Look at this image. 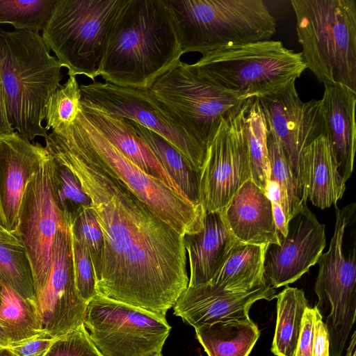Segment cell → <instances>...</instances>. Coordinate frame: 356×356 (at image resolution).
Masks as SVG:
<instances>
[{"instance_id": "6da1fadb", "label": "cell", "mask_w": 356, "mask_h": 356, "mask_svg": "<svg viewBox=\"0 0 356 356\" xmlns=\"http://www.w3.org/2000/svg\"><path fill=\"white\" fill-rule=\"evenodd\" d=\"M46 149L77 178L104 237L97 294L165 316L188 285L184 236L106 171L66 129Z\"/></svg>"}, {"instance_id": "7a4b0ae2", "label": "cell", "mask_w": 356, "mask_h": 356, "mask_svg": "<svg viewBox=\"0 0 356 356\" xmlns=\"http://www.w3.org/2000/svg\"><path fill=\"white\" fill-rule=\"evenodd\" d=\"M183 54L169 0H124L107 33L98 74L105 82L149 89Z\"/></svg>"}, {"instance_id": "3957f363", "label": "cell", "mask_w": 356, "mask_h": 356, "mask_svg": "<svg viewBox=\"0 0 356 356\" xmlns=\"http://www.w3.org/2000/svg\"><path fill=\"white\" fill-rule=\"evenodd\" d=\"M62 67L39 32L0 29V77L8 119L30 141L48 134L42 122L51 96L61 86Z\"/></svg>"}, {"instance_id": "277c9868", "label": "cell", "mask_w": 356, "mask_h": 356, "mask_svg": "<svg viewBox=\"0 0 356 356\" xmlns=\"http://www.w3.org/2000/svg\"><path fill=\"white\" fill-rule=\"evenodd\" d=\"M307 68L324 85L356 92L355 0H291Z\"/></svg>"}, {"instance_id": "5b68a950", "label": "cell", "mask_w": 356, "mask_h": 356, "mask_svg": "<svg viewBox=\"0 0 356 356\" xmlns=\"http://www.w3.org/2000/svg\"><path fill=\"white\" fill-rule=\"evenodd\" d=\"M183 54L202 56L270 40L277 22L261 0H169Z\"/></svg>"}, {"instance_id": "8992f818", "label": "cell", "mask_w": 356, "mask_h": 356, "mask_svg": "<svg viewBox=\"0 0 356 356\" xmlns=\"http://www.w3.org/2000/svg\"><path fill=\"white\" fill-rule=\"evenodd\" d=\"M195 64L242 99L274 92L296 81L307 69L301 52L271 39L223 47L203 55Z\"/></svg>"}, {"instance_id": "52a82bcc", "label": "cell", "mask_w": 356, "mask_h": 356, "mask_svg": "<svg viewBox=\"0 0 356 356\" xmlns=\"http://www.w3.org/2000/svg\"><path fill=\"white\" fill-rule=\"evenodd\" d=\"M66 128L108 172L119 179L161 220L184 236L202 227L206 210L128 159L85 116L82 109Z\"/></svg>"}, {"instance_id": "ba28073f", "label": "cell", "mask_w": 356, "mask_h": 356, "mask_svg": "<svg viewBox=\"0 0 356 356\" xmlns=\"http://www.w3.org/2000/svg\"><path fill=\"white\" fill-rule=\"evenodd\" d=\"M124 0H56L42 37L68 70L92 81L111 24Z\"/></svg>"}, {"instance_id": "9c48e42d", "label": "cell", "mask_w": 356, "mask_h": 356, "mask_svg": "<svg viewBox=\"0 0 356 356\" xmlns=\"http://www.w3.org/2000/svg\"><path fill=\"white\" fill-rule=\"evenodd\" d=\"M163 108L205 149L225 118L248 99L226 91L195 63L180 62L149 88Z\"/></svg>"}, {"instance_id": "30bf717a", "label": "cell", "mask_w": 356, "mask_h": 356, "mask_svg": "<svg viewBox=\"0 0 356 356\" xmlns=\"http://www.w3.org/2000/svg\"><path fill=\"white\" fill-rule=\"evenodd\" d=\"M355 206L353 203L340 209L335 205L336 222L330 247L317 261L315 307L325 318L330 356H342L356 318L355 244L351 249L345 248L346 230L355 222Z\"/></svg>"}, {"instance_id": "8fae6325", "label": "cell", "mask_w": 356, "mask_h": 356, "mask_svg": "<svg viewBox=\"0 0 356 356\" xmlns=\"http://www.w3.org/2000/svg\"><path fill=\"white\" fill-rule=\"evenodd\" d=\"M83 325L103 356H157L171 330L165 316L99 295L87 303Z\"/></svg>"}, {"instance_id": "7c38bea8", "label": "cell", "mask_w": 356, "mask_h": 356, "mask_svg": "<svg viewBox=\"0 0 356 356\" xmlns=\"http://www.w3.org/2000/svg\"><path fill=\"white\" fill-rule=\"evenodd\" d=\"M80 89L83 101L156 133L201 172L206 149L163 108L149 89L95 80L81 85Z\"/></svg>"}, {"instance_id": "4fadbf2b", "label": "cell", "mask_w": 356, "mask_h": 356, "mask_svg": "<svg viewBox=\"0 0 356 356\" xmlns=\"http://www.w3.org/2000/svg\"><path fill=\"white\" fill-rule=\"evenodd\" d=\"M62 218L55 190L54 160L47 151L26 186L19 213L18 238L30 262L35 293L49 275L54 240Z\"/></svg>"}, {"instance_id": "5bb4252c", "label": "cell", "mask_w": 356, "mask_h": 356, "mask_svg": "<svg viewBox=\"0 0 356 356\" xmlns=\"http://www.w3.org/2000/svg\"><path fill=\"white\" fill-rule=\"evenodd\" d=\"M246 102L239 111L222 120L207 145L200 179L201 202L207 212L222 211L242 185L252 179L243 122Z\"/></svg>"}, {"instance_id": "9a60e30c", "label": "cell", "mask_w": 356, "mask_h": 356, "mask_svg": "<svg viewBox=\"0 0 356 356\" xmlns=\"http://www.w3.org/2000/svg\"><path fill=\"white\" fill-rule=\"evenodd\" d=\"M35 303L43 328L52 338L83 325L87 302L76 286L69 226L63 215L54 240L51 271L35 292Z\"/></svg>"}, {"instance_id": "2e32d148", "label": "cell", "mask_w": 356, "mask_h": 356, "mask_svg": "<svg viewBox=\"0 0 356 356\" xmlns=\"http://www.w3.org/2000/svg\"><path fill=\"white\" fill-rule=\"evenodd\" d=\"M295 83L293 81L274 92L255 99L266 125L283 146L301 194L299 164L302 151L319 136H325V122L321 100L302 102Z\"/></svg>"}, {"instance_id": "e0dca14e", "label": "cell", "mask_w": 356, "mask_h": 356, "mask_svg": "<svg viewBox=\"0 0 356 356\" xmlns=\"http://www.w3.org/2000/svg\"><path fill=\"white\" fill-rule=\"evenodd\" d=\"M280 245H270L264 261V279L273 288L293 283L315 265L325 247V225L305 204L288 223Z\"/></svg>"}, {"instance_id": "ac0fdd59", "label": "cell", "mask_w": 356, "mask_h": 356, "mask_svg": "<svg viewBox=\"0 0 356 356\" xmlns=\"http://www.w3.org/2000/svg\"><path fill=\"white\" fill-rule=\"evenodd\" d=\"M275 296V289L267 284L238 291L207 282L188 286L174 305V314L195 330L219 321L249 319L250 309L255 302L271 300Z\"/></svg>"}, {"instance_id": "d6986e66", "label": "cell", "mask_w": 356, "mask_h": 356, "mask_svg": "<svg viewBox=\"0 0 356 356\" xmlns=\"http://www.w3.org/2000/svg\"><path fill=\"white\" fill-rule=\"evenodd\" d=\"M47 153L17 131L0 136V225L17 238L26 186Z\"/></svg>"}, {"instance_id": "ffe728a7", "label": "cell", "mask_w": 356, "mask_h": 356, "mask_svg": "<svg viewBox=\"0 0 356 356\" xmlns=\"http://www.w3.org/2000/svg\"><path fill=\"white\" fill-rule=\"evenodd\" d=\"M219 213L229 232L240 243L280 245L271 201L252 179L242 185Z\"/></svg>"}, {"instance_id": "44dd1931", "label": "cell", "mask_w": 356, "mask_h": 356, "mask_svg": "<svg viewBox=\"0 0 356 356\" xmlns=\"http://www.w3.org/2000/svg\"><path fill=\"white\" fill-rule=\"evenodd\" d=\"M301 200L321 209L337 205L346 190V182L325 135L305 147L299 164Z\"/></svg>"}, {"instance_id": "7402d4cb", "label": "cell", "mask_w": 356, "mask_h": 356, "mask_svg": "<svg viewBox=\"0 0 356 356\" xmlns=\"http://www.w3.org/2000/svg\"><path fill=\"white\" fill-rule=\"evenodd\" d=\"M321 99L325 122V136L345 182L353 170L356 149V92L339 84L324 85Z\"/></svg>"}, {"instance_id": "603a6c76", "label": "cell", "mask_w": 356, "mask_h": 356, "mask_svg": "<svg viewBox=\"0 0 356 356\" xmlns=\"http://www.w3.org/2000/svg\"><path fill=\"white\" fill-rule=\"evenodd\" d=\"M190 276L188 286L209 282L239 242L226 227L219 212H206L196 234L184 236Z\"/></svg>"}, {"instance_id": "cb8c5ba5", "label": "cell", "mask_w": 356, "mask_h": 356, "mask_svg": "<svg viewBox=\"0 0 356 356\" xmlns=\"http://www.w3.org/2000/svg\"><path fill=\"white\" fill-rule=\"evenodd\" d=\"M81 109L88 120L128 159L181 195L170 175L127 119L113 115L82 99Z\"/></svg>"}, {"instance_id": "d4e9b609", "label": "cell", "mask_w": 356, "mask_h": 356, "mask_svg": "<svg viewBox=\"0 0 356 356\" xmlns=\"http://www.w3.org/2000/svg\"><path fill=\"white\" fill-rule=\"evenodd\" d=\"M269 245L237 244L208 282L220 289L245 291L266 284L264 261Z\"/></svg>"}, {"instance_id": "484cf974", "label": "cell", "mask_w": 356, "mask_h": 356, "mask_svg": "<svg viewBox=\"0 0 356 356\" xmlns=\"http://www.w3.org/2000/svg\"><path fill=\"white\" fill-rule=\"evenodd\" d=\"M127 120L170 175L181 194L194 205L203 206L200 195L201 172L159 135L132 120Z\"/></svg>"}, {"instance_id": "4316f807", "label": "cell", "mask_w": 356, "mask_h": 356, "mask_svg": "<svg viewBox=\"0 0 356 356\" xmlns=\"http://www.w3.org/2000/svg\"><path fill=\"white\" fill-rule=\"evenodd\" d=\"M195 330L208 356H248L260 336L251 318L219 321Z\"/></svg>"}, {"instance_id": "83f0119b", "label": "cell", "mask_w": 356, "mask_h": 356, "mask_svg": "<svg viewBox=\"0 0 356 356\" xmlns=\"http://www.w3.org/2000/svg\"><path fill=\"white\" fill-rule=\"evenodd\" d=\"M275 298L277 319L271 352L276 356H294L308 302L302 289L288 286Z\"/></svg>"}, {"instance_id": "f1b7e54d", "label": "cell", "mask_w": 356, "mask_h": 356, "mask_svg": "<svg viewBox=\"0 0 356 356\" xmlns=\"http://www.w3.org/2000/svg\"><path fill=\"white\" fill-rule=\"evenodd\" d=\"M0 282V324L10 344L47 334L35 301L24 299L8 284Z\"/></svg>"}, {"instance_id": "f546056e", "label": "cell", "mask_w": 356, "mask_h": 356, "mask_svg": "<svg viewBox=\"0 0 356 356\" xmlns=\"http://www.w3.org/2000/svg\"><path fill=\"white\" fill-rule=\"evenodd\" d=\"M252 181L266 193L270 170L266 145V129L261 110L255 98L249 99L243 114Z\"/></svg>"}, {"instance_id": "4dcf8cb0", "label": "cell", "mask_w": 356, "mask_h": 356, "mask_svg": "<svg viewBox=\"0 0 356 356\" xmlns=\"http://www.w3.org/2000/svg\"><path fill=\"white\" fill-rule=\"evenodd\" d=\"M266 129L270 180L277 185L280 196V204L288 224L300 212L305 204L301 200L300 192L281 142L270 127L266 125Z\"/></svg>"}, {"instance_id": "1f68e13d", "label": "cell", "mask_w": 356, "mask_h": 356, "mask_svg": "<svg viewBox=\"0 0 356 356\" xmlns=\"http://www.w3.org/2000/svg\"><path fill=\"white\" fill-rule=\"evenodd\" d=\"M0 281L24 299L35 301L32 270L24 245L0 241Z\"/></svg>"}, {"instance_id": "d6a6232c", "label": "cell", "mask_w": 356, "mask_h": 356, "mask_svg": "<svg viewBox=\"0 0 356 356\" xmlns=\"http://www.w3.org/2000/svg\"><path fill=\"white\" fill-rule=\"evenodd\" d=\"M56 0H0V24H10L16 30L42 31Z\"/></svg>"}, {"instance_id": "836d02e7", "label": "cell", "mask_w": 356, "mask_h": 356, "mask_svg": "<svg viewBox=\"0 0 356 356\" xmlns=\"http://www.w3.org/2000/svg\"><path fill=\"white\" fill-rule=\"evenodd\" d=\"M82 94L75 76H69L50 97L46 115V129L65 127L74 122L81 111Z\"/></svg>"}, {"instance_id": "e575fe53", "label": "cell", "mask_w": 356, "mask_h": 356, "mask_svg": "<svg viewBox=\"0 0 356 356\" xmlns=\"http://www.w3.org/2000/svg\"><path fill=\"white\" fill-rule=\"evenodd\" d=\"M63 213L68 220L72 234L88 251L96 282L102 267L104 237L92 211L89 206L81 208L72 215Z\"/></svg>"}, {"instance_id": "d590c367", "label": "cell", "mask_w": 356, "mask_h": 356, "mask_svg": "<svg viewBox=\"0 0 356 356\" xmlns=\"http://www.w3.org/2000/svg\"><path fill=\"white\" fill-rule=\"evenodd\" d=\"M54 160L56 200L61 212L72 215L81 208L89 207L90 200L77 178L67 168Z\"/></svg>"}, {"instance_id": "8d00e7d4", "label": "cell", "mask_w": 356, "mask_h": 356, "mask_svg": "<svg viewBox=\"0 0 356 356\" xmlns=\"http://www.w3.org/2000/svg\"><path fill=\"white\" fill-rule=\"evenodd\" d=\"M65 216V215L63 214ZM67 218V217L65 216ZM76 286L80 297L88 302L97 296L96 282L92 261L88 250L72 234L67 218Z\"/></svg>"}, {"instance_id": "74e56055", "label": "cell", "mask_w": 356, "mask_h": 356, "mask_svg": "<svg viewBox=\"0 0 356 356\" xmlns=\"http://www.w3.org/2000/svg\"><path fill=\"white\" fill-rule=\"evenodd\" d=\"M44 356H103L90 339L83 325L56 338Z\"/></svg>"}, {"instance_id": "f35d334b", "label": "cell", "mask_w": 356, "mask_h": 356, "mask_svg": "<svg viewBox=\"0 0 356 356\" xmlns=\"http://www.w3.org/2000/svg\"><path fill=\"white\" fill-rule=\"evenodd\" d=\"M55 339L44 334L19 343H10L6 348L17 356H44Z\"/></svg>"}, {"instance_id": "ab89813d", "label": "cell", "mask_w": 356, "mask_h": 356, "mask_svg": "<svg viewBox=\"0 0 356 356\" xmlns=\"http://www.w3.org/2000/svg\"><path fill=\"white\" fill-rule=\"evenodd\" d=\"M315 321V308L307 307L302 317V330L294 356H312Z\"/></svg>"}, {"instance_id": "60d3db41", "label": "cell", "mask_w": 356, "mask_h": 356, "mask_svg": "<svg viewBox=\"0 0 356 356\" xmlns=\"http://www.w3.org/2000/svg\"><path fill=\"white\" fill-rule=\"evenodd\" d=\"M315 308L314 341L312 356H330V340L326 325Z\"/></svg>"}, {"instance_id": "b9f144b4", "label": "cell", "mask_w": 356, "mask_h": 356, "mask_svg": "<svg viewBox=\"0 0 356 356\" xmlns=\"http://www.w3.org/2000/svg\"><path fill=\"white\" fill-rule=\"evenodd\" d=\"M7 113L5 92L0 77V136L14 132Z\"/></svg>"}, {"instance_id": "7bdbcfd3", "label": "cell", "mask_w": 356, "mask_h": 356, "mask_svg": "<svg viewBox=\"0 0 356 356\" xmlns=\"http://www.w3.org/2000/svg\"><path fill=\"white\" fill-rule=\"evenodd\" d=\"M271 204L274 222L279 235L282 237H285L288 232V224L283 210L279 203L271 201Z\"/></svg>"}, {"instance_id": "ee69618b", "label": "cell", "mask_w": 356, "mask_h": 356, "mask_svg": "<svg viewBox=\"0 0 356 356\" xmlns=\"http://www.w3.org/2000/svg\"><path fill=\"white\" fill-rule=\"evenodd\" d=\"M0 241H3L4 243H9V244L23 245L22 243L17 237H16L15 236H14L9 232H8L1 225H0Z\"/></svg>"}, {"instance_id": "f6af8a7d", "label": "cell", "mask_w": 356, "mask_h": 356, "mask_svg": "<svg viewBox=\"0 0 356 356\" xmlns=\"http://www.w3.org/2000/svg\"><path fill=\"white\" fill-rule=\"evenodd\" d=\"M355 346H356V332H354L353 335L350 337V341L349 342L348 346L346 349V353L345 356H355Z\"/></svg>"}, {"instance_id": "bcb514c9", "label": "cell", "mask_w": 356, "mask_h": 356, "mask_svg": "<svg viewBox=\"0 0 356 356\" xmlns=\"http://www.w3.org/2000/svg\"><path fill=\"white\" fill-rule=\"evenodd\" d=\"M10 345L9 339L3 328V327L0 324V346L3 347H6Z\"/></svg>"}, {"instance_id": "7dc6e473", "label": "cell", "mask_w": 356, "mask_h": 356, "mask_svg": "<svg viewBox=\"0 0 356 356\" xmlns=\"http://www.w3.org/2000/svg\"><path fill=\"white\" fill-rule=\"evenodd\" d=\"M0 356H17L10 350L0 346Z\"/></svg>"}, {"instance_id": "c3c4849f", "label": "cell", "mask_w": 356, "mask_h": 356, "mask_svg": "<svg viewBox=\"0 0 356 356\" xmlns=\"http://www.w3.org/2000/svg\"><path fill=\"white\" fill-rule=\"evenodd\" d=\"M1 285L0 282V304H1Z\"/></svg>"}, {"instance_id": "681fc988", "label": "cell", "mask_w": 356, "mask_h": 356, "mask_svg": "<svg viewBox=\"0 0 356 356\" xmlns=\"http://www.w3.org/2000/svg\"><path fill=\"white\" fill-rule=\"evenodd\" d=\"M200 356H202V355H200Z\"/></svg>"}]
</instances>
